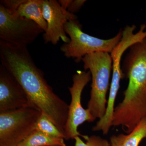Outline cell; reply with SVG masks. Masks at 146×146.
Wrapping results in <instances>:
<instances>
[{
	"instance_id": "6da1fadb",
	"label": "cell",
	"mask_w": 146,
	"mask_h": 146,
	"mask_svg": "<svg viewBox=\"0 0 146 146\" xmlns=\"http://www.w3.org/2000/svg\"><path fill=\"white\" fill-rule=\"evenodd\" d=\"M0 60L22 86L33 107L49 118L64 135L69 105L48 84L27 47L0 42Z\"/></svg>"
},
{
	"instance_id": "5b68a950",
	"label": "cell",
	"mask_w": 146,
	"mask_h": 146,
	"mask_svg": "<svg viewBox=\"0 0 146 146\" xmlns=\"http://www.w3.org/2000/svg\"><path fill=\"white\" fill-rule=\"evenodd\" d=\"M41 114L31 107L0 113V146H18L35 130Z\"/></svg>"
},
{
	"instance_id": "52a82bcc",
	"label": "cell",
	"mask_w": 146,
	"mask_h": 146,
	"mask_svg": "<svg viewBox=\"0 0 146 146\" xmlns=\"http://www.w3.org/2000/svg\"><path fill=\"white\" fill-rule=\"evenodd\" d=\"M91 80V74L89 71L78 70L73 76L72 85L68 88L71 101L64 133L65 140L74 139L78 136L84 139L86 135L79 132L78 127L86 122H93L96 119L89 110L84 109L81 104L82 91Z\"/></svg>"
},
{
	"instance_id": "2e32d148",
	"label": "cell",
	"mask_w": 146,
	"mask_h": 146,
	"mask_svg": "<svg viewBox=\"0 0 146 146\" xmlns=\"http://www.w3.org/2000/svg\"><path fill=\"white\" fill-rule=\"evenodd\" d=\"M71 0H59L58 1L61 7L65 10H67L71 2Z\"/></svg>"
},
{
	"instance_id": "9c48e42d",
	"label": "cell",
	"mask_w": 146,
	"mask_h": 146,
	"mask_svg": "<svg viewBox=\"0 0 146 146\" xmlns=\"http://www.w3.org/2000/svg\"><path fill=\"white\" fill-rule=\"evenodd\" d=\"M29 107L33 108L23 87L1 64L0 113Z\"/></svg>"
},
{
	"instance_id": "e0dca14e",
	"label": "cell",
	"mask_w": 146,
	"mask_h": 146,
	"mask_svg": "<svg viewBox=\"0 0 146 146\" xmlns=\"http://www.w3.org/2000/svg\"></svg>"
},
{
	"instance_id": "7c38bea8",
	"label": "cell",
	"mask_w": 146,
	"mask_h": 146,
	"mask_svg": "<svg viewBox=\"0 0 146 146\" xmlns=\"http://www.w3.org/2000/svg\"><path fill=\"white\" fill-rule=\"evenodd\" d=\"M64 140L50 137L35 130L18 146H66Z\"/></svg>"
},
{
	"instance_id": "7a4b0ae2",
	"label": "cell",
	"mask_w": 146,
	"mask_h": 146,
	"mask_svg": "<svg viewBox=\"0 0 146 146\" xmlns=\"http://www.w3.org/2000/svg\"><path fill=\"white\" fill-rule=\"evenodd\" d=\"M122 70L128 84L115 107L112 126L122 127L128 133L146 117V38L129 47Z\"/></svg>"
},
{
	"instance_id": "277c9868",
	"label": "cell",
	"mask_w": 146,
	"mask_h": 146,
	"mask_svg": "<svg viewBox=\"0 0 146 146\" xmlns=\"http://www.w3.org/2000/svg\"><path fill=\"white\" fill-rule=\"evenodd\" d=\"M65 33L69 36V43H64L60 50L64 56L81 61L86 55L103 52L110 53L122 38V31L110 39H104L91 36L84 32L81 25L77 19L70 20L64 25Z\"/></svg>"
},
{
	"instance_id": "ba28073f",
	"label": "cell",
	"mask_w": 146,
	"mask_h": 146,
	"mask_svg": "<svg viewBox=\"0 0 146 146\" xmlns=\"http://www.w3.org/2000/svg\"><path fill=\"white\" fill-rule=\"evenodd\" d=\"M43 16L47 24L43 37L45 44H57L61 39L67 44L70 41L64 29L65 24L70 20L77 19V16L62 8L56 0H43Z\"/></svg>"
},
{
	"instance_id": "4fadbf2b",
	"label": "cell",
	"mask_w": 146,
	"mask_h": 146,
	"mask_svg": "<svg viewBox=\"0 0 146 146\" xmlns=\"http://www.w3.org/2000/svg\"><path fill=\"white\" fill-rule=\"evenodd\" d=\"M35 130L50 137L64 139L63 133L58 128L54 123L42 113L36 122Z\"/></svg>"
},
{
	"instance_id": "30bf717a",
	"label": "cell",
	"mask_w": 146,
	"mask_h": 146,
	"mask_svg": "<svg viewBox=\"0 0 146 146\" xmlns=\"http://www.w3.org/2000/svg\"><path fill=\"white\" fill-rule=\"evenodd\" d=\"M43 2V0H23L16 11L11 13L34 21L45 32L47 24L42 12Z\"/></svg>"
},
{
	"instance_id": "9a60e30c",
	"label": "cell",
	"mask_w": 146,
	"mask_h": 146,
	"mask_svg": "<svg viewBox=\"0 0 146 146\" xmlns=\"http://www.w3.org/2000/svg\"><path fill=\"white\" fill-rule=\"evenodd\" d=\"M85 0H71L67 11L72 14L78 12L86 2Z\"/></svg>"
},
{
	"instance_id": "5bb4252c",
	"label": "cell",
	"mask_w": 146,
	"mask_h": 146,
	"mask_svg": "<svg viewBox=\"0 0 146 146\" xmlns=\"http://www.w3.org/2000/svg\"><path fill=\"white\" fill-rule=\"evenodd\" d=\"M84 139L85 142L79 136L76 137L74 139L75 146H110V143L108 140L96 135H86Z\"/></svg>"
},
{
	"instance_id": "3957f363",
	"label": "cell",
	"mask_w": 146,
	"mask_h": 146,
	"mask_svg": "<svg viewBox=\"0 0 146 146\" xmlns=\"http://www.w3.org/2000/svg\"><path fill=\"white\" fill-rule=\"evenodd\" d=\"M84 71L91 74V91L87 109L95 119H100L106 111L108 91L112 68L108 52H99L86 55L82 59Z\"/></svg>"
},
{
	"instance_id": "8fae6325",
	"label": "cell",
	"mask_w": 146,
	"mask_h": 146,
	"mask_svg": "<svg viewBox=\"0 0 146 146\" xmlns=\"http://www.w3.org/2000/svg\"><path fill=\"white\" fill-rule=\"evenodd\" d=\"M146 138V117L139 122L136 127L127 135H113L110 138V146H139Z\"/></svg>"
},
{
	"instance_id": "8992f818",
	"label": "cell",
	"mask_w": 146,
	"mask_h": 146,
	"mask_svg": "<svg viewBox=\"0 0 146 146\" xmlns=\"http://www.w3.org/2000/svg\"><path fill=\"white\" fill-rule=\"evenodd\" d=\"M44 33L34 21L11 13L0 4V42L27 47Z\"/></svg>"
}]
</instances>
